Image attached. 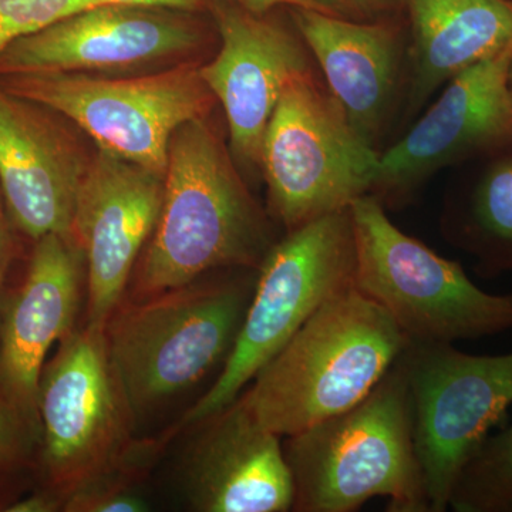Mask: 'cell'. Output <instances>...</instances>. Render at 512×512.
Returning a JSON list of instances; mask_svg holds the SVG:
<instances>
[{"label": "cell", "instance_id": "6da1fadb", "mask_svg": "<svg viewBox=\"0 0 512 512\" xmlns=\"http://www.w3.org/2000/svg\"><path fill=\"white\" fill-rule=\"evenodd\" d=\"M271 222L207 117L183 124L168 148L156 229L138 259L131 301L227 269H259L274 247Z\"/></svg>", "mask_w": 512, "mask_h": 512}, {"label": "cell", "instance_id": "7a4b0ae2", "mask_svg": "<svg viewBox=\"0 0 512 512\" xmlns=\"http://www.w3.org/2000/svg\"><path fill=\"white\" fill-rule=\"evenodd\" d=\"M282 446L292 511L355 512L380 497L390 512H430L402 355L365 399Z\"/></svg>", "mask_w": 512, "mask_h": 512}, {"label": "cell", "instance_id": "3957f363", "mask_svg": "<svg viewBox=\"0 0 512 512\" xmlns=\"http://www.w3.org/2000/svg\"><path fill=\"white\" fill-rule=\"evenodd\" d=\"M355 285L330 298L242 392L256 419L285 437L365 399L409 346Z\"/></svg>", "mask_w": 512, "mask_h": 512}, {"label": "cell", "instance_id": "277c9868", "mask_svg": "<svg viewBox=\"0 0 512 512\" xmlns=\"http://www.w3.org/2000/svg\"><path fill=\"white\" fill-rule=\"evenodd\" d=\"M207 276L123 301L104 326L107 349L137 420L158 412L215 370L221 373L234 349L258 269Z\"/></svg>", "mask_w": 512, "mask_h": 512}, {"label": "cell", "instance_id": "5b68a950", "mask_svg": "<svg viewBox=\"0 0 512 512\" xmlns=\"http://www.w3.org/2000/svg\"><path fill=\"white\" fill-rule=\"evenodd\" d=\"M37 417L47 488L64 500L107 474L150 470L178 431L175 427L160 439H137L136 414L104 329L90 325L60 340L56 356L43 369Z\"/></svg>", "mask_w": 512, "mask_h": 512}, {"label": "cell", "instance_id": "8992f818", "mask_svg": "<svg viewBox=\"0 0 512 512\" xmlns=\"http://www.w3.org/2000/svg\"><path fill=\"white\" fill-rule=\"evenodd\" d=\"M355 288L382 306L410 343H454L512 330V293L478 288L460 262L404 234L373 195L349 207Z\"/></svg>", "mask_w": 512, "mask_h": 512}, {"label": "cell", "instance_id": "52a82bcc", "mask_svg": "<svg viewBox=\"0 0 512 512\" xmlns=\"http://www.w3.org/2000/svg\"><path fill=\"white\" fill-rule=\"evenodd\" d=\"M355 271L349 208L286 232L259 266L227 363L210 389L184 414L180 426H190L234 402L323 303L355 285Z\"/></svg>", "mask_w": 512, "mask_h": 512}, {"label": "cell", "instance_id": "ba28073f", "mask_svg": "<svg viewBox=\"0 0 512 512\" xmlns=\"http://www.w3.org/2000/svg\"><path fill=\"white\" fill-rule=\"evenodd\" d=\"M380 154L357 136L312 69L289 82L262 138L269 212L286 232L370 194Z\"/></svg>", "mask_w": 512, "mask_h": 512}, {"label": "cell", "instance_id": "9c48e42d", "mask_svg": "<svg viewBox=\"0 0 512 512\" xmlns=\"http://www.w3.org/2000/svg\"><path fill=\"white\" fill-rule=\"evenodd\" d=\"M0 79L6 92L72 121L97 148L164 177L175 131L208 117L215 103L200 64L191 60L131 76L40 73Z\"/></svg>", "mask_w": 512, "mask_h": 512}, {"label": "cell", "instance_id": "30bf717a", "mask_svg": "<svg viewBox=\"0 0 512 512\" xmlns=\"http://www.w3.org/2000/svg\"><path fill=\"white\" fill-rule=\"evenodd\" d=\"M414 443L430 512H444L467 458L512 406V352L470 355L453 343H409L402 353Z\"/></svg>", "mask_w": 512, "mask_h": 512}, {"label": "cell", "instance_id": "8fae6325", "mask_svg": "<svg viewBox=\"0 0 512 512\" xmlns=\"http://www.w3.org/2000/svg\"><path fill=\"white\" fill-rule=\"evenodd\" d=\"M204 15L208 13L101 3L6 47L0 55V77L131 76L167 69L207 45L210 25Z\"/></svg>", "mask_w": 512, "mask_h": 512}, {"label": "cell", "instance_id": "7c38bea8", "mask_svg": "<svg viewBox=\"0 0 512 512\" xmlns=\"http://www.w3.org/2000/svg\"><path fill=\"white\" fill-rule=\"evenodd\" d=\"M511 57L512 45L453 77L406 136L380 154L369 195L384 207L402 204L437 171L511 147Z\"/></svg>", "mask_w": 512, "mask_h": 512}, {"label": "cell", "instance_id": "4fadbf2b", "mask_svg": "<svg viewBox=\"0 0 512 512\" xmlns=\"http://www.w3.org/2000/svg\"><path fill=\"white\" fill-rule=\"evenodd\" d=\"M284 8L255 13L237 0H217L208 10L220 50L200 66L201 77L224 109L235 163L251 173L259 171L262 138L285 87L312 69Z\"/></svg>", "mask_w": 512, "mask_h": 512}, {"label": "cell", "instance_id": "5bb4252c", "mask_svg": "<svg viewBox=\"0 0 512 512\" xmlns=\"http://www.w3.org/2000/svg\"><path fill=\"white\" fill-rule=\"evenodd\" d=\"M164 175L97 148L76 198L73 237L86 261V325L124 301L160 217Z\"/></svg>", "mask_w": 512, "mask_h": 512}, {"label": "cell", "instance_id": "9a60e30c", "mask_svg": "<svg viewBox=\"0 0 512 512\" xmlns=\"http://www.w3.org/2000/svg\"><path fill=\"white\" fill-rule=\"evenodd\" d=\"M175 478L195 512L292 511L293 484L282 437L266 429L244 394L190 424Z\"/></svg>", "mask_w": 512, "mask_h": 512}, {"label": "cell", "instance_id": "2e32d148", "mask_svg": "<svg viewBox=\"0 0 512 512\" xmlns=\"http://www.w3.org/2000/svg\"><path fill=\"white\" fill-rule=\"evenodd\" d=\"M288 12L350 126L376 150L409 69L406 16L363 23L293 6Z\"/></svg>", "mask_w": 512, "mask_h": 512}, {"label": "cell", "instance_id": "e0dca14e", "mask_svg": "<svg viewBox=\"0 0 512 512\" xmlns=\"http://www.w3.org/2000/svg\"><path fill=\"white\" fill-rule=\"evenodd\" d=\"M42 109L0 87V190L16 227L35 241L73 237L76 198L92 160Z\"/></svg>", "mask_w": 512, "mask_h": 512}, {"label": "cell", "instance_id": "ac0fdd59", "mask_svg": "<svg viewBox=\"0 0 512 512\" xmlns=\"http://www.w3.org/2000/svg\"><path fill=\"white\" fill-rule=\"evenodd\" d=\"M84 293L86 261L76 239H37L25 281L0 325V387L37 424L47 353L76 329Z\"/></svg>", "mask_w": 512, "mask_h": 512}, {"label": "cell", "instance_id": "d6986e66", "mask_svg": "<svg viewBox=\"0 0 512 512\" xmlns=\"http://www.w3.org/2000/svg\"><path fill=\"white\" fill-rule=\"evenodd\" d=\"M406 116L457 74L512 45L510 0H406Z\"/></svg>", "mask_w": 512, "mask_h": 512}, {"label": "cell", "instance_id": "ffe728a7", "mask_svg": "<svg viewBox=\"0 0 512 512\" xmlns=\"http://www.w3.org/2000/svg\"><path fill=\"white\" fill-rule=\"evenodd\" d=\"M478 161L448 197L441 225L454 247L476 258V274L494 279L512 272V146Z\"/></svg>", "mask_w": 512, "mask_h": 512}, {"label": "cell", "instance_id": "44dd1931", "mask_svg": "<svg viewBox=\"0 0 512 512\" xmlns=\"http://www.w3.org/2000/svg\"><path fill=\"white\" fill-rule=\"evenodd\" d=\"M448 507L456 512H512V426L488 434L467 458Z\"/></svg>", "mask_w": 512, "mask_h": 512}, {"label": "cell", "instance_id": "7402d4cb", "mask_svg": "<svg viewBox=\"0 0 512 512\" xmlns=\"http://www.w3.org/2000/svg\"><path fill=\"white\" fill-rule=\"evenodd\" d=\"M144 471L121 470L77 488L64 500V512H146L151 510L141 490Z\"/></svg>", "mask_w": 512, "mask_h": 512}, {"label": "cell", "instance_id": "603a6c76", "mask_svg": "<svg viewBox=\"0 0 512 512\" xmlns=\"http://www.w3.org/2000/svg\"><path fill=\"white\" fill-rule=\"evenodd\" d=\"M100 0H0V55L6 47Z\"/></svg>", "mask_w": 512, "mask_h": 512}, {"label": "cell", "instance_id": "cb8c5ba5", "mask_svg": "<svg viewBox=\"0 0 512 512\" xmlns=\"http://www.w3.org/2000/svg\"><path fill=\"white\" fill-rule=\"evenodd\" d=\"M39 434V424L13 402L0 387V470L25 456L29 439Z\"/></svg>", "mask_w": 512, "mask_h": 512}, {"label": "cell", "instance_id": "d4e9b609", "mask_svg": "<svg viewBox=\"0 0 512 512\" xmlns=\"http://www.w3.org/2000/svg\"><path fill=\"white\" fill-rule=\"evenodd\" d=\"M319 12L352 22L404 18L406 0H311Z\"/></svg>", "mask_w": 512, "mask_h": 512}, {"label": "cell", "instance_id": "484cf974", "mask_svg": "<svg viewBox=\"0 0 512 512\" xmlns=\"http://www.w3.org/2000/svg\"><path fill=\"white\" fill-rule=\"evenodd\" d=\"M64 498L62 495L57 494L56 491L46 488L29 495V497L22 498V500L15 501V503L6 505L5 511L8 512H56L63 511Z\"/></svg>", "mask_w": 512, "mask_h": 512}, {"label": "cell", "instance_id": "4316f807", "mask_svg": "<svg viewBox=\"0 0 512 512\" xmlns=\"http://www.w3.org/2000/svg\"><path fill=\"white\" fill-rule=\"evenodd\" d=\"M101 3H121V5L161 6L187 10V12L208 13L217 0H100Z\"/></svg>", "mask_w": 512, "mask_h": 512}, {"label": "cell", "instance_id": "83f0119b", "mask_svg": "<svg viewBox=\"0 0 512 512\" xmlns=\"http://www.w3.org/2000/svg\"><path fill=\"white\" fill-rule=\"evenodd\" d=\"M244 8L255 13H266L269 10L282 8V6H293V8H306L318 10L311 0H237Z\"/></svg>", "mask_w": 512, "mask_h": 512}, {"label": "cell", "instance_id": "f1b7e54d", "mask_svg": "<svg viewBox=\"0 0 512 512\" xmlns=\"http://www.w3.org/2000/svg\"><path fill=\"white\" fill-rule=\"evenodd\" d=\"M9 258V237L6 232L5 217L0 210V289H2L3 276H5L6 266Z\"/></svg>", "mask_w": 512, "mask_h": 512}, {"label": "cell", "instance_id": "f546056e", "mask_svg": "<svg viewBox=\"0 0 512 512\" xmlns=\"http://www.w3.org/2000/svg\"><path fill=\"white\" fill-rule=\"evenodd\" d=\"M508 83H510L511 92H512V57L510 62V69H508Z\"/></svg>", "mask_w": 512, "mask_h": 512}, {"label": "cell", "instance_id": "4dcf8cb0", "mask_svg": "<svg viewBox=\"0 0 512 512\" xmlns=\"http://www.w3.org/2000/svg\"><path fill=\"white\" fill-rule=\"evenodd\" d=\"M510 2H512V0H510Z\"/></svg>", "mask_w": 512, "mask_h": 512}]
</instances>
